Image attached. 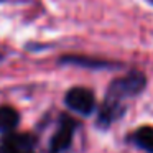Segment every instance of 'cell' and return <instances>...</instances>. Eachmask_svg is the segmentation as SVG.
<instances>
[{"label":"cell","instance_id":"6da1fadb","mask_svg":"<svg viewBox=\"0 0 153 153\" xmlns=\"http://www.w3.org/2000/svg\"><path fill=\"white\" fill-rule=\"evenodd\" d=\"M145 82H146L145 76L138 71H133V73L127 74L123 77H119L109 86V92H107L105 100L122 104V99L138 94L145 87Z\"/></svg>","mask_w":153,"mask_h":153},{"label":"cell","instance_id":"7a4b0ae2","mask_svg":"<svg viewBox=\"0 0 153 153\" xmlns=\"http://www.w3.org/2000/svg\"><path fill=\"white\" fill-rule=\"evenodd\" d=\"M66 105L77 114L89 115L96 107V99L94 94L86 87H73L66 94Z\"/></svg>","mask_w":153,"mask_h":153},{"label":"cell","instance_id":"3957f363","mask_svg":"<svg viewBox=\"0 0 153 153\" xmlns=\"http://www.w3.org/2000/svg\"><path fill=\"white\" fill-rule=\"evenodd\" d=\"M74 127H76V122H74L73 119H69V117H66V115L61 117L59 128L56 130V133L53 135L51 143H50L51 153H61L71 145V142H73Z\"/></svg>","mask_w":153,"mask_h":153},{"label":"cell","instance_id":"277c9868","mask_svg":"<svg viewBox=\"0 0 153 153\" xmlns=\"http://www.w3.org/2000/svg\"><path fill=\"white\" fill-rule=\"evenodd\" d=\"M35 142L30 133H12L2 142V153H35Z\"/></svg>","mask_w":153,"mask_h":153},{"label":"cell","instance_id":"5b68a950","mask_svg":"<svg viewBox=\"0 0 153 153\" xmlns=\"http://www.w3.org/2000/svg\"><path fill=\"white\" fill-rule=\"evenodd\" d=\"M20 115L18 112L10 105H2L0 107V132H10L17 127Z\"/></svg>","mask_w":153,"mask_h":153},{"label":"cell","instance_id":"8992f818","mask_svg":"<svg viewBox=\"0 0 153 153\" xmlns=\"http://www.w3.org/2000/svg\"><path fill=\"white\" fill-rule=\"evenodd\" d=\"M135 143L148 153H153V127H140L135 132Z\"/></svg>","mask_w":153,"mask_h":153},{"label":"cell","instance_id":"52a82bcc","mask_svg":"<svg viewBox=\"0 0 153 153\" xmlns=\"http://www.w3.org/2000/svg\"><path fill=\"white\" fill-rule=\"evenodd\" d=\"M64 63H73V64H81V66H91V68H109L110 64L105 61H89L87 58H63Z\"/></svg>","mask_w":153,"mask_h":153},{"label":"cell","instance_id":"ba28073f","mask_svg":"<svg viewBox=\"0 0 153 153\" xmlns=\"http://www.w3.org/2000/svg\"><path fill=\"white\" fill-rule=\"evenodd\" d=\"M2 58H4V56H2V54H0V61H2Z\"/></svg>","mask_w":153,"mask_h":153},{"label":"cell","instance_id":"9c48e42d","mask_svg":"<svg viewBox=\"0 0 153 153\" xmlns=\"http://www.w3.org/2000/svg\"><path fill=\"white\" fill-rule=\"evenodd\" d=\"M152 2H153V0H152Z\"/></svg>","mask_w":153,"mask_h":153}]
</instances>
